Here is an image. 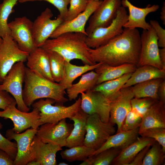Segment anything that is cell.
I'll return each instance as SVG.
<instances>
[{"label":"cell","mask_w":165,"mask_h":165,"mask_svg":"<svg viewBox=\"0 0 165 165\" xmlns=\"http://www.w3.org/2000/svg\"><path fill=\"white\" fill-rule=\"evenodd\" d=\"M165 79H154L136 84L130 87L134 97H151L159 100L158 90Z\"/></svg>","instance_id":"cell-31"},{"label":"cell","mask_w":165,"mask_h":165,"mask_svg":"<svg viewBox=\"0 0 165 165\" xmlns=\"http://www.w3.org/2000/svg\"><path fill=\"white\" fill-rule=\"evenodd\" d=\"M83 145L95 150L100 148L112 135L115 134L114 125L103 122L96 114L89 115L86 125Z\"/></svg>","instance_id":"cell-6"},{"label":"cell","mask_w":165,"mask_h":165,"mask_svg":"<svg viewBox=\"0 0 165 165\" xmlns=\"http://www.w3.org/2000/svg\"><path fill=\"white\" fill-rule=\"evenodd\" d=\"M128 14L126 8L121 6L117 16L109 26L97 28L86 36V43L90 48L95 49L103 46L120 34L127 21Z\"/></svg>","instance_id":"cell-5"},{"label":"cell","mask_w":165,"mask_h":165,"mask_svg":"<svg viewBox=\"0 0 165 165\" xmlns=\"http://www.w3.org/2000/svg\"><path fill=\"white\" fill-rule=\"evenodd\" d=\"M165 78V69H160L151 65H144L137 68L122 88L130 87L152 79Z\"/></svg>","instance_id":"cell-26"},{"label":"cell","mask_w":165,"mask_h":165,"mask_svg":"<svg viewBox=\"0 0 165 165\" xmlns=\"http://www.w3.org/2000/svg\"><path fill=\"white\" fill-rule=\"evenodd\" d=\"M160 18L162 21L164 25H165V2L163 3V6L161 9L160 13Z\"/></svg>","instance_id":"cell-49"},{"label":"cell","mask_w":165,"mask_h":165,"mask_svg":"<svg viewBox=\"0 0 165 165\" xmlns=\"http://www.w3.org/2000/svg\"><path fill=\"white\" fill-rule=\"evenodd\" d=\"M123 149L119 147L111 148L90 156L92 165H111Z\"/></svg>","instance_id":"cell-36"},{"label":"cell","mask_w":165,"mask_h":165,"mask_svg":"<svg viewBox=\"0 0 165 165\" xmlns=\"http://www.w3.org/2000/svg\"><path fill=\"white\" fill-rule=\"evenodd\" d=\"M137 68L136 65L129 64L112 66L102 63L94 70L99 75L97 85L118 78L127 73H132Z\"/></svg>","instance_id":"cell-27"},{"label":"cell","mask_w":165,"mask_h":165,"mask_svg":"<svg viewBox=\"0 0 165 165\" xmlns=\"http://www.w3.org/2000/svg\"><path fill=\"white\" fill-rule=\"evenodd\" d=\"M165 152L156 141L151 146L143 160L142 165H161L165 163Z\"/></svg>","instance_id":"cell-35"},{"label":"cell","mask_w":165,"mask_h":165,"mask_svg":"<svg viewBox=\"0 0 165 165\" xmlns=\"http://www.w3.org/2000/svg\"><path fill=\"white\" fill-rule=\"evenodd\" d=\"M16 101L8 92L0 90V109L4 110L8 107L16 105Z\"/></svg>","instance_id":"cell-44"},{"label":"cell","mask_w":165,"mask_h":165,"mask_svg":"<svg viewBox=\"0 0 165 165\" xmlns=\"http://www.w3.org/2000/svg\"><path fill=\"white\" fill-rule=\"evenodd\" d=\"M33 22L25 16L16 18L8 23L11 35L22 50L30 53L36 46L33 34Z\"/></svg>","instance_id":"cell-11"},{"label":"cell","mask_w":165,"mask_h":165,"mask_svg":"<svg viewBox=\"0 0 165 165\" xmlns=\"http://www.w3.org/2000/svg\"><path fill=\"white\" fill-rule=\"evenodd\" d=\"M79 165H92L91 159L89 157L85 160L83 161Z\"/></svg>","instance_id":"cell-50"},{"label":"cell","mask_w":165,"mask_h":165,"mask_svg":"<svg viewBox=\"0 0 165 165\" xmlns=\"http://www.w3.org/2000/svg\"><path fill=\"white\" fill-rule=\"evenodd\" d=\"M156 141L151 138L140 137L123 149L113 160L112 165H129L136 155L148 145H152Z\"/></svg>","instance_id":"cell-24"},{"label":"cell","mask_w":165,"mask_h":165,"mask_svg":"<svg viewBox=\"0 0 165 165\" xmlns=\"http://www.w3.org/2000/svg\"><path fill=\"white\" fill-rule=\"evenodd\" d=\"M53 16L51 9L47 8L33 22V36L37 47H42L63 21L59 15L56 19H52Z\"/></svg>","instance_id":"cell-15"},{"label":"cell","mask_w":165,"mask_h":165,"mask_svg":"<svg viewBox=\"0 0 165 165\" xmlns=\"http://www.w3.org/2000/svg\"><path fill=\"white\" fill-rule=\"evenodd\" d=\"M80 108L87 114H97L103 122H109L112 101L101 93L88 90L81 93Z\"/></svg>","instance_id":"cell-12"},{"label":"cell","mask_w":165,"mask_h":165,"mask_svg":"<svg viewBox=\"0 0 165 165\" xmlns=\"http://www.w3.org/2000/svg\"><path fill=\"white\" fill-rule=\"evenodd\" d=\"M132 74L127 73L118 78L97 84L92 90L101 93L106 98L112 101L130 77Z\"/></svg>","instance_id":"cell-30"},{"label":"cell","mask_w":165,"mask_h":165,"mask_svg":"<svg viewBox=\"0 0 165 165\" xmlns=\"http://www.w3.org/2000/svg\"><path fill=\"white\" fill-rule=\"evenodd\" d=\"M70 0H19L18 2L23 3L29 2L44 1L48 2L56 7L59 12V15L63 20L65 17L68 10V6Z\"/></svg>","instance_id":"cell-41"},{"label":"cell","mask_w":165,"mask_h":165,"mask_svg":"<svg viewBox=\"0 0 165 165\" xmlns=\"http://www.w3.org/2000/svg\"><path fill=\"white\" fill-rule=\"evenodd\" d=\"M87 1H88V0H87ZM95 1H100V0H95Z\"/></svg>","instance_id":"cell-54"},{"label":"cell","mask_w":165,"mask_h":165,"mask_svg":"<svg viewBox=\"0 0 165 165\" xmlns=\"http://www.w3.org/2000/svg\"><path fill=\"white\" fill-rule=\"evenodd\" d=\"M134 97L130 87L122 88L111 102L109 122L117 125V133L121 130L126 116L131 110V101Z\"/></svg>","instance_id":"cell-16"},{"label":"cell","mask_w":165,"mask_h":165,"mask_svg":"<svg viewBox=\"0 0 165 165\" xmlns=\"http://www.w3.org/2000/svg\"><path fill=\"white\" fill-rule=\"evenodd\" d=\"M13 162L7 153L0 149V165H13Z\"/></svg>","instance_id":"cell-46"},{"label":"cell","mask_w":165,"mask_h":165,"mask_svg":"<svg viewBox=\"0 0 165 165\" xmlns=\"http://www.w3.org/2000/svg\"><path fill=\"white\" fill-rule=\"evenodd\" d=\"M159 100L165 104V80L164 79L160 83L158 90Z\"/></svg>","instance_id":"cell-47"},{"label":"cell","mask_w":165,"mask_h":165,"mask_svg":"<svg viewBox=\"0 0 165 165\" xmlns=\"http://www.w3.org/2000/svg\"><path fill=\"white\" fill-rule=\"evenodd\" d=\"M122 6L121 0H103L90 17L86 30L87 36L95 29L110 25Z\"/></svg>","instance_id":"cell-13"},{"label":"cell","mask_w":165,"mask_h":165,"mask_svg":"<svg viewBox=\"0 0 165 165\" xmlns=\"http://www.w3.org/2000/svg\"><path fill=\"white\" fill-rule=\"evenodd\" d=\"M87 0H70V6L63 21H70L84 11L88 3Z\"/></svg>","instance_id":"cell-39"},{"label":"cell","mask_w":165,"mask_h":165,"mask_svg":"<svg viewBox=\"0 0 165 165\" xmlns=\"http://www.w3.org/2000/svg\"><path fill=\"white\" fill-rule=\"evenodd\" d=\"M81 98L79 97L73 104L65 106L63 104H53L55 101L53 99L47 98L40 99L34 102L32 106L39 112L40 120L42 124L46 123H56L63 119H70L80 108Z\"/></svg>","instance_id":"cell-4"},{"label":"cell","mask_w":165,"mask_h":165,"mask_svg":"<svg viewBox=\"0 0 165 165\" xmlns=\"http://www.w3.org/2000/svg\"><path fill=\"white\" fill-rule=\"evenodd\" d=\"M3 42L2 38L0 36V47L2 45V44Z\"/></svg>","instance_id":"cell-53"},{"label":"cell","mask_w":165,"mask_h":165,"mask_svg":"<svg viewBox=\"0 0 165 165\" xmlns=\"http://www.w3.org/2000/svg\"><path fill=\"white\" fill-rule=\"evenodd\" d=\"M24 83L23 98L29 107L38 99L50 98L61 104L68 100L65 96L66 90L60 83L50 81L27 67L25 69Z\"/></svg>","instance_id":"cell-2"},{"label":"cell","mask_w":165,"mask_h":165,"mask_svg":"<svg viewBox=\"0 0 165 165\" xmlns=\"http://www.w3.org/2000/svg\"><path fill=\"white\" fill-rule=\"evenodd\" d=\"M159 56L160 61L165 68V48H162L159 50Z\"/></svg>","instance_id":"cell-48"},{"label":"cell","mask_w":165,"mask_h":165,"mask_svg":"<svg viewBox=\"0 0 165 165\" xmlns=\"http://www.w3.org/2000/svg\"><path fill=\"white\" fill-rule=\"evenodd\" d=\"M157 100L151 97H134L131 100V110L138 116L142 117L145 112Z\"/></svg>","instance_id":"cell-37"},{"label":"cell","mask_w":165,"mask_h":165,"mask_svg":"<svg viewBox=\"0 0 165 165\" xmlns=\"http://www.w3.org/2000/svg\"><path fill=\"white\" fill-rule=\"evenodd\" d=\"M141 50L139 61L137 67L149 65L160 69H165L160 58L158 38L151 26L143 30L141 35Z\"/></svg>","instance_id":"cell-9"},{"label":"cell","mask_w":165,"mask_h":165,"mask_svg":"<svg viewBox=\"0 0 165 165\" xmlns=\"http://www.w3.org/2000/svg\"><path fill=\"white\" fill-rule=\"evenodd\" d=\"M88 116L80 108L75 115L69 119L73 122L74 124L73 128L67 139L66 147L69 148L83 145Z\"/></svg>","instance_id":"cell-22"},{"label":"cell","mask_w":165,"mask_h":165,"mask_svg":"<svg viewBox=\"0 0 165 165\" xmlns=\"http://www.w3.org/2000/svg\"><path fill=\"white\" fill-rule=\"evenodd\" d=\"M87 35L82 33L67 32L48 39L41 47L47 51L55 52L67 62L80 60L84 64L94 65L86 39Z\"/></svg>","instance_id":"cell-3"},{"label":"cell","mask_w":165,"mask_h":165,"mask_svg":"<svg viewBox=\"0 0 165 165\" xmlns=\"http://www.w3.org/2000/svg\"><path fill=\"white\" fill-rule=\"evenodd\" d=\"M121 3L122 6L128 8L129 11L124 28L131 29L140 28L143 30L150 28L151 26L146 22L145 17L149 13L157 11L159 8L158 5L148 4L145 8H140L134 6L128 0H122Z\"/></svg>","instance_id":"cell-19"},{"label":"cell","mask_w":165,"mask_h":165,"mask_svg":"<svg viewBox=\"0 0 165 165\" xmlns=\"http://www.w3.org/2000/svg\"><path fill=\"white\" fill-rule=\"evenodd\" d=\"M141 121V118L137 116L131 110L126 116L121 130H130L139 127Z\"/></svg>","instance_id":"cell-42"},{"label":"cell","mask_w":165,"mask_h":165,"mask_svg":"<svg viewBox=\"0 0 165 165\" xmlns=\"http://www.w3.org/2000/svg\"><path fill=\"white\" fill-rule=\"evenodd\" d=\"M139 130V127H138L130 130H121L111 135L100 148L94 152L92 156L111 148H124L138 138Z\"/></svg>","instance_id":"cell-25"},{"label":"cell","mask_w":165,"mask_h":165,"mask_svg":"<svg viewBox=\"0 0 165 165\" xmlns=\"http://www.w3.org/2000/svg\"><path fill=\"white\" fill-rule=\"evenodd\" d=\"M25 67L23 62L15 64L0 85V90L5 91L12 95L16 101L17 109L28 112L30 108L25 104L22 96Z\"/></svg>","instance_id":"cell-7"},{"label":"cell","mask_w":165,"mask_h":165,"mask_svg":"<svg viewBox=\"0 0 165 165\" xmlns=\"http://www.w3.org/2000/svg\"><path fill=\"white\" fill-rule=\"evenodd\" d=\"M27 61V67L29 69L37 72L46 78L54 81L47 53L43 48L37 47L29 53Z\"/></svg>","instance_id":"cell-21"},{"label":"cell","mask_w":165,"mask_h":165,"mask_svg":"<svg viewBox=\"0 0 165 165\" xmlns=\"http://www.w3.org/2000/svg\"><path fill=\"white\" fill-rule=\"evenodd\" d=\"M151 146H147L141 150L129 165H142L143 160Z\"/></svg>","instance_id":"cell-45"},{"label":"cell","mask_w":165,"mask_h":165,"mask_svg":"<svg viewBox=\"0 0 165 165\" xmlns=\"http://www.w3.org/2000/svg\"><path fill=\"white\" fill-rule=\"evenodd\" d=\"M149 24L154 29L158 38L159 47L165 48V30L156 20H152Z\"/></svg>","instance_id":"cell-43"},{"label":"cell","mask_w":165,"mask_h":165,"mask_svg":"<svg viewBox=\"0 0 165 165\" xmlns=\"http://www.w3.org/2000/svg\"><path fill=\"white\" fill-rule=\"evenodd\" d=\"M58 165H68V164L64 162H61V163H59Z\"/></svg>","instance_id":"cell-52"},{"label":"cell","mask_w":165,"mask_h":165,"mask_svg":"<svg viewBox=\"0 0 165 165\" xmlns=\"http://www.w3.org/2000/svg\"><path fill=\"white\" fill-rule=\"evenodd\" d=\"M165 128V104L157 100L143 114L139 133L149 128Z\"/></svg>","instance_id":"cell-23"},{"label":"cell","mask_w":165,"mask_h":165,"mask_svg":"<svg viewBox=\"0 0 165 165\" xmlns=\"http://www.w3.org/2000/svg\"><path fill=\"white\" fill-rule=\"evenodd\" d=\"M2 125L0 123V130ZM0 149L3 150L13 160L15 159L17 152L16 143L11 141L3 136L0 133Z\"/></svg>","instance_id":"cell-40"},{"label":"cell","mask_w":165,"mask_h":165,"mask_svg":"<svg viewBox=\"0 0 165 165\" xmlns=\"http://www.w3.org/2000/svg\"><path fill=\"white\" fill-rule=\"evenodd\" d=\"M98 74L93 70L82 75L79 81L66 89L68 100H75L79 94L92 90L97 85Z\"/></svg>","instance_id":"cell-28"},{"label":"cell","mask_w":165,"mask_h":165,"mask_svg":"<svg viewBox=\"0 0 165 165\" xmlns=\"http://www.w3.org/2000/svg\"><path fill=\"white\" fill-rule=\"evenodd\" d=\"M63 119L56 123H46L40 126L36 135L43 142L58 145L66 146V141L73 128V125Z\"/></svg>","instance_id":"cell-14"},{"label":"cell","mask_w":165,"mask_h":165,"mask_svg":"<svg viewBox=\"0 0 165 165\" xmlns=\"http://www.w3.org/2000/svg\"><path fill=\"white\" fill-rule=\"evenodd\" d=\"M0 47V80L2 82L13 65L27 61L29 53L20 49L10 35L2 38Z\"/></svg>","instance_id":"cell-8"},{"label":"cell","mask_w":165,"mask_h":165,"mask_svg":"<svg viewBox=\"0 0 165 165\" xmlns=\"http://www.w3.org/2000/svg\"><path fill=\"white\" fill-rule=\"evenodd\" d=\"M95 150L84 145L77 146L65 149L61 152L63 159L69 162L83 161L92 156Z\"/></svg>","instance_id":"cell-32"},{"label":"cell","mask_w":165,"mask_h":165,"mask_svg":"<svg viewBox=\"0 0 165 165\" xmlns=\"http://www.w3.org/2000/svg\"><path fill=\"white\" fill-rule=\"evenodd\" d=\"M27 165H40V163L35 160H32L29 162Z\"/></svg>","instance_id":"cell-51"},{"label":"cell","mask_w":165,"mask_h":165,"mask_svg":"<svg viewBox=\"0 0 165 165\" xmlns=\"http://www.w3.org/2000/svg\"><path fill=\"white\" fill-rule=\"evenodd\" d=\"M46 51L49 57L53 79L54 82L59 83L63 76L66 61L55 52Z\"/></svg>","instance_id":"cell-34"},{"label":"cell","mask_w":165,"mask_h":165,"mask_svg":"<svg viewBox=\"0 0 165 165\" xmlns=\"http://www.w3.org/2000/svg\"><path fill=\"white\" fill-rule=\"evenodd\" d=\"M141 35L137 28H124L119 35L106 44L95 49L89 48L95 63L116 66L138 63L141 50Z\"/></svg>","instance_id":"cell-1"},{"label":"cell","mask_w":165,"mask_h":165,"mask_svg":"<svg viewBox=\"0 0 165 165\" xmlns=\"http://www.w3.org/2000/svg\"><path fill=\"white\" fill-rule=\"evenodd\" d=\"M102 0H88L85 10L72 20L63 21L50 36L51 38H55L67 32H80L86 35L85 27L92 14L101 3Z\"/></svg>","instance_id":"cell-18"},{"label":"cell","mask_w":165,"mask_h":165,"mask_svg":"<svg viewBox=\"0 0 165 165\" xmlns=\"http://www.w3.org/2000/svg\"><path fill=\"white\" fill-rule=\"evenodd\" d=\"M0 82H1V80H0Z\"/></svg>","instance_id":"cell-55"},{"label":"cell","mask_w":165,"mask_h":165,"mask_svg":"<svg viewBox=\"0 0 165 165\" xmlns=\"http://www.w3.org/2000/svg\"><path fill=\"white\" fill-rule=\"evenodd\" d=\"M31 161H38L40 165H57L56 154L62 150L58 145L44 142L36 135L31 142Z\"/></svg>","instance_id":"cell-20"},{"label":"cell","mask_w":165,"mask_h":165,"mask_svg":"<svg viewBox=\"0 0 165 165\" xmlns=\"http://www.w3.org/2000/svg\"><path fill=\"white\" fill-rule=\"evenodd\" d=\"M38 129H28L24 132L17 133L11 129L6 131V137L9 140L16 142L17 152L13 165H26L31 160V144Z\"/></svg>","instance_id":"cell-17"},{"label":"cell","mask_w":165,"mask_h":165,"mask_svg":"<svg viewBox=\"0 0 165 165\" xmlns=\"http://www.w3.org/2000/svg\"><path fill=\"white\" fill-rule=\"evenodd\" d=\"M101 64L98 63L94 65L87 64L79 66L66 61L63 76L59 83L66 90L72 86L78 77L88 71L94 70Z\"/></svg>","instance_id":"cell-29"},{"label":"cell","mask_w":165,"mask_h":165,"mask_svg":"<svg viewBox=\"0 0 165 165\" xmlns=\"http://www.w3.org/2000/svg\"><path fill=\"white\" fill-rule=\"evenodd\" d=\"M141 137L152 138L162 146L165 152V128L154 127L146 129L139 133Z\"/></svg>","instance_id":"cell-38"},{"label":"cell","mask_w":165,"mask_h":165,"mask_svg":"<svg viewBox=\"0 0 165 165\" xmlns=\"http://www.w3.org/2000/svg\"><path fill=\"white\" fill-rule=\"evenodd\" d=\"M16 106H11L0 111V117L9 119L13 121L14 127L11 129L15 133H21L30 127L38 129L42 125L39 112L37 109L33 108L31 112H26L19 110Z\"/></svg>","instance_id":"cell-10"},{"label":"cell","mask_w":165,"mask_h":165,"mask_svg":"<svg viewBox=\"0 0 165 165\" xmlns=\"http://www.w3.org/2000/svg\"><path fill=\"white\" fill-rule=\"evenodd\" d=\"M19 0H3L0 4V36L2 38L10 35L8 20L13 11V9Z\"/></svg>","instance_id":"cell-33"}]
</instances>
